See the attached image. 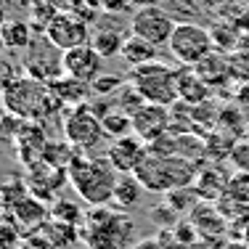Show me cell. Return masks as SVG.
Returning a JSON list of instances; mask_svg holds the SVG:
<instances>
[{
  "label": "cell",
  "instance_id": "obj_1",
  "mask_svg": "<svg viewBox=\"0 0 249 249\" xmlns=\"http://www.w3.org/2000/svg\"><path fill=\"white\" fill-rule=\"evenodd\" d=\"M135 223L127 212L114 210L111 204L90 207L80 225V236L88 249H133Z\"/></svg>",
  "mask_w": 249,
  "mask_h": 249
},
{
  "label": "cell",
  "instance_id": "obj_2",
  "mask_svg": "<svg viewBox=\"0 0 249 249\" xmlns=\"http://www.w3.org/2000/svg\"><path fill=\"white\" fill-rule=\"evenodd\" d=\"M117 170L109 164L106 157H82L74 154L69 164V183L74 194L90 207H104L111 204V194L117 186Z\"/></svg>",
  "mask_w": 249,
  "mask_h": 249
},
{
  "label": "cell",
  "instance_id": "obj_3",
  "mask_svg": "<svg viewBox=\"0 0 249 249\" xmlns=\"http://www.w3.org/2000/svg\"><path fill=\"white\" fill-rule=\"evenodd\" d=\"M3 106L8 114L19 117L24 122H43L51 114L64 109V104L56 98L51 85L32 77H19L8 90L3 93Z\"/></svg>",
  "mask_w": 249,
  "mask_h": 249
},
{
  "label": "cell",
  "instance_id": "obj_4",
  "mask_svg": "<svg viewBox=\"0 0 249 249\" xmlns=\"http://www.w3.org/2000/svg\"><path fill=\"white\" fill-rule=\"evenodd\" d=\"M196 167L188 162L186 157H175V154H157L149 151L141 167L135 170V178L141 186L151 194H170L178 188H186L196 180Z\"/></svg>",
  "mask_w": 249,
  "mask_h": 249
},
{
  "label": "cell",
  "instance_id": "obj_5",
  "mask_svg": "<svg viewBox=\"0 0 249 249\" xmlns=\"http://www.w3.org/2000/svg\"><path fill=\"white\" fill-rule=\"evenodd\" d=\"M127 85L146 104L173 106L175 101H180V93H178V72L164 61H151V64H143V67L130 69Z\"/></svg>",
  "mask_w": 249,
  "mask_h": 249
},
{
  "label": "cell",
  "instance_id": "obj_6",
  "mask_svg": "<svg viewBox=\"0 0 249 249\" xmlns=\"http://www.w3.org/2000/svg\"><path fill=\"white\" fill-rule=\"evenodd\" d=\"M212 35L204 27L194 24V21H180L175 24V32L170 37L167 48L170 56L183 67H199L207 56H212Z\"/></svg>",
  "mask_w": 249,
  "mask_h": 249
},
{
  "label": "cell",
  "instance_id": "obj_7",
  "mask_svg": "<svg viewBox=\"0 0 249 249\" xmlns=\"http://www.w3.org/2000/svg\"><path fill=\"white\" fill-rule=\"evenodd\" d=\"M104 135V124H101V114L96 111V106L82 104L72 106L64 114V141L77 151H90L101 143Z\"/></svg>",
  "mask_w": 249,
  "mask_h": 249
},
{
  "label": "cell",
  "instance_id": "obj_8",
  "mask_svg": "<svg viewBox=\"0 0 249 249\" xmlns=\"http://www.w3.org/2000/svg\"><path fill=\"white\" fill-rule=\"evenodd\" d=\"M24 72H27V77H32V80H40V82H45V85H51L58 77H64V51H58L48 37L35 40L27 48Z\"/></svg>",
  "mask_w": 249,
  "mask_h": 249
},
{
  "label": "cell",
  "instance_id": "obj_9",
  "mask_svg": "<svg viewBox=\"0 0 249 249\" xmlns=\"http://www.w3.org/2000/svg\"><path fill=\"white\" fill-rule=\"evenodd\" d=\"M173 32H175L173 16L164 8H159V5H141L133 14V19H130V35L143 37L146 43L157 45V48L167 45Z\"/></svg>",
  "mask_w": 249,
  "mask_h": 249
},
{
  "label": "cell",
  "instance_id": "obj_10",
  "mask_svg": "<svg viewBox=\"0 0 249 249\" xmlns=\"http://www.w3.org/2000/svg\"><path fill=\"white\" fill-rule=\"evenodd\" d=\"M43 37H48L58 51H72V48H80V45H90L93 29L77 14H56L48 21Z\"/></svg>",
  "mask_w": 249,
  "mask_h": 249
},
{
  "label": "cell",
  "instance_id": "obj_11",
  "mask_svg": "<svg viewBox=\"0 0 249 249\" xmlns=\"http://www.w3.org/2000/svg\"><path fill=\"white\" fill-rule=\"evenodd\" d=\"M69 180V170L61 167V164H53V162H45V159H40V162L29 164L27 167V191L32 194V196H37L40 201H56V191L64 186V183Z\"/></svg>",
  "mask_w": 249,
  "mask_h": 249
},
{
  "label": "cell",
  "instance_id": "obj_12",
  "mask_svg": "<svg viewBox=\"0 0 249 249\" xmlns=\"http://www.w3.org/2000/svg\"><path fill=\"white\" fill-rule=\"evenodd\" d=\"M149 154V146L138 138V135H124V138L111 141V146L106 149V159L117 170V175H135V170L141 167V162Z\"/></svg>",
  "mask_w": 249,
  "mask_h": 249
},
{
  "label": "cell",
  "instance_id": "obj_13",
  "mask_svg": "<svg viewBox=\"0 0 249 249\" xmlns=\"http://www.w3.org/2000/svg\"><path fill=\"white\" fill-rule=\"evenodd\" d=\"M64 74L93 85L104 74V56L93 45H80V48L64 51Z\"/></svg>",
  "mask_w": 249,
  "mask_h": 249
},
{
  "label": "cell",
  "instance_id": "obj_14",
  "mask_svg": "<svg viewBox=\"0 0 249 249\" xmlns=\"http://www.w3.org/2000/svg\"><path fill=\"white\" fill-rule=\"evenodd\" d=\"M170 130V111L167 106L143 104L138 111H133V135H138L146 146L162 141V135Z\"/></svg>",
  "mask_w": 249,
  "mask_h": 249
},
{
  "label": "cell",
  "instance_id": "obj_15",
  "mask_svg": "<svg viewBox=\"0 0 249 249\" xmlns=\"http://www.w3.org/2000/svg\"><path fill=\"white\" fill-rule=\"evenodd\" d=\"M11 220L16 223V228L21 231V236H32V233H40L43 225L51 220V210L45 207V201H40L37 196L27 194V196H21L14 204Z\"/></svg>",
  "mask_w": 249,
  "mask_h": 249
},
{
  "label": "cell",
  "instance_id": "obj_16",
  "mask_svg": "<svg viewBox=\"0 0 249 249\" xmlns=\"http://www.w3.org/2000/svg\"><path fill=\"white\" fill-rule=\"evenodd\" d=\"M14 143H16L19 159L29 167V164H35V162L43 159V154H45V149H48L51 141H48V135H45V130H43L40 122H21Z\"/></svg>",
  "mask_w": 249,
  "mask_h": 249
},
{
  "label": "cell",
  "instance_id": "obj_17",
  "mask_svg": "<svg viewBox=\"0 0 249 249\" xmlns=\"http://www.w3.org/2000/svg\"><path fill=\"white\" fill-rule=\"evenodd\" d=\"M143 191L146 188L141 186V180L135 175H120L117 178V186H114V194H111V207L120 212H130L138 204Z\"/></svg>",
  "mask_w": 249,
  "mask_h": 249
},
{
  "label": "cell",
  "instance_id": "obj_18",
  "mask_svg": "<svg viewBox=\"0 0 249 249\" xmlns=\"http://www.w3.org/2000/svg\"><path fill=\"white\" fill-rule=\"evenodd\" d=\"M51 90L56 93V98L61 101L64 106H82L88 104V93L93 90L88 82H80V80H72V77H58L56 82H51Z\"/></svg>",
  "mask_w": 249,
  "mask_h": 249
},
{
  "label": "cell",
  "instance_id": "obj_19",
  "mask_svg": "<svg viewBox=\"0 0 249 249\" xmlns=\"http://www.w3.org/2000/svg\"><path fill=\"white\" fill-rule=\"evenodd\" d=\"M120 56L130 64V69H135V67H143V64L157 61V45L146 43L143 37L127 35V40H124V45H122V53H120Z\"/></svg>",
  "mask_w": 249,
  "mask_h": 249
},
{
  "label": "cell",
  "instance_id": "obj_20",
  "mask_svg": "<svg viewBox=\"0 0 249 249\" xmlns=\"http://www.w3.org/2000/svg\"><path fill=\"white\" fill-rule=\"evenodd\" d=\"M40 233H43L56 249H67V247H72L77 239H82V236H80V225L56 220V217H51V220L43 225V231H40Z\"/></svg>",
  "mask_w": 249,
  "mask_h": 249
},
{
  "label": "cell",
  "instance_id": "obj_21",
  "mask_svg": "<svg viewBox=\"0 0 249 249\" xmlns=\"http://www.w3.org/2000/svg\"><path fill=\"white\" fill-rule=\"evenodd\" d=\"M124 35L120 32L117 27H96L93 29V40L90 45L96 48L104 58H111V56H120L122 53V45H124Z\"/></svg>",
  "mask_w": 249,
  "mask_h": 249
},
{
  "label": "cell",
  "instance_id": "obj_22",
  "mask_svg": "<svg viewBox=\"0 0 249 249\" xmlns=\"http://www.w3.org/2000/svg\"><path fill=\"white\" fill-rule=\"evenodd\" d=\"M0 35H3L5 48H8V51H27L29 45L35 43L29 21H21V19H8V21H5V27L0 29Z\"/></svg>",
  "mask_w": 249,
  "mask_h": 249
},
{
  "label": "cell",
  "instance_id": "obj_23",
  "mask_svg": "<svg viewBox=\"0 0 249 249\" xmlns=\"http://www.w3.org/2000/svg\"><path fill=\"white\" fill-rule=\"evenodd\" d=\"M178 93H180V101H186V104H204L210 98V85L199 74L178 72Z\"/></svg>",
  "mask_w": 249,
  "mask_h": 249
},
{
  "label": "cell",
  "instance_id": "obj_24",
  "mask_svg": "<svg viewBox=\"0 0 249 249\" xmlns=\"http://www.w3.org/2000/svg\"><path fill=\"white\" fill-rule=\"evenodd\" d=\"M101 124H104V135L109 138H124V135L133 133V114H127L120 106H111L109 111L101 114Z\"/></svg>",
  "mask_w": 249,
  "mask_h": 249
},
{
  "label": "cell",
  "instance_id": "obj_25",
  "mask_svg": "<svg viewBox=\"0 0 249 249\" xmlns=\"http://www.w3.org/2000/svg\"><path fill=\"white\" fill-rule=\"evenodd\" d=\"M191 223H194V228H196L199 236H217L225 231V223H223V217L217 215L215 207H196V210L191 212Z\"/></svg>",
  "mask_w": 249,
  "mask_h": 249
},
{
  "label": "cell",
  "instance_id": "obj_26",
  "mask_svg": "<svg viewBox=\"0 0 249 249\" xmlns=\"http://www.w3.org/2000/svg\"><path fill=\"white\" fill-rule=\"evenodd\" d=\"M51 217L56 220H64V223H72V225H82L85 220V212L77 201H67V199H56L51 207Z\"/></svg>",
  "mask_w": 249,
  "mask_h": 249
},
{
  "label": "cell",
  "instance_id": "obj_27",
  "mask_svg": "<svg viewBox=\"0 0 249 249\" xmlns=\"http://www.w3.org/2000/svg\"><path fill=\"white\" fill-rule=\"evenodd\" d=\"M21 231L11 220V215H0V249H19L21 244Z\"/></svg>",
  "mask_w": 249,
  "mask_h": 249
},
{
  "label": "cell",
  "instance_id": "obj_28",
  "mask_svg": "<svg viewBox=\"0 0 249 249\" xmlns=\"http://www.w3.org/2000/svg\"><path fill=\"white\" fill-rule=\"evenodd\" d=\"M225 196H231L239 204H249V173H239L236 178H231Z\"/></svg>",
  "mask_w": 249,
  "mask_h": 249
},
{
  "label": "cell",
  "instance_id": "obj_29",
  "mask_svg": "<svg viewBox=\"0 0 249 249\" xmlns=\"http://www.w3.org/2000/svg\"><path fill=\"white\" fill-rule=\"evenodd\" d=\"M90 88H93V93H98V96H109V93L122 90L124 80H122V77H111V74H101Z\"/></svg>",
  "mask_w": 249,
  "mask_h": 249
},
{
  "label": "cell",
  "instance_id": "obj_30",
  "mask_svg": "<svg viewBox=\"0 0 249 249\" xmlns=\"http://www.w3.org/2000/svg\"><path fill=\"white\" fill-rule=\"evenodd\" d=\"M141 0H98L101 11L106 14H127V11H138Z\"/></svg>",
  "mask_w": 249,
  "mask_h": 249
},
{
  "label": "cell",
  "instance_id": "obj_31",
  "mask_svg": "<svg viewBox=\"0 0 249 249\" xmlns=\"http://www.w3.org/2000/svg\"><path fill=\"white\" fill-rule=\"evenodd\" d=\"M45 3H48L53 11H58V14H80L88 0H45Z\"/></svg>",
  "mask_w": 249,
  "mask_h": 249
},
{
  "label": "cell",
  "instance_id": "obj_32",
  "mask_svg": "<svg viewBox=\"0 0 249 249\" xmlns=\"http://www.w3.org/2000/svg\"><path fill=\"white\" fill-rule=\"evenodd\" d=\"M16 80H19V74H16V67L0 58V96H3V93L8 90V88L14 85Z\"/></svg>",
  "mask_w": 249,
  "mask_h": 249
},
{
  "label": "cell",
  "instance_id": "obj_33",
  "mask_svg": "<svg viewBox=\"0 0 249 249\" xmlns=\"http://www.w3.org/2000/svg\"><path fill=\"white\" fill-rule=\"evenodd\" d=\"M19 249H56V247H53L43 233H32V236H24V239H21Z\"/></svg>",
  "mask_w": 249,
  "mask_h": 249
},
{
  "label": "cell",
  "instance_id": "obj_34",
  "mask_svg": "<svg viewBox=\"0 0 249 249\" xmlns=\"http://www.w3.org/2000/svg\"><path fill=\"white\" fill-rule=\"evenodd\" d=\"M133 249H164V244L157 239V236H146V239H138V241H135Z\"/></svg>",
  "mask_w": 249,
  "mask_h": 249
},
{
  "label": "cell",
  "instance_id": "obj_35",
  "mask_svg": "<svg viewBox=\"0 0 249 249\" xmlns=\"http://www.w3.org/2000/svg\"><path fill=\"white\" fill-rule=\"evenodd\" d=\"M236 98H239L241 104H244L247 109H249V85H244V88H239V93H236Z\"/></svg>",
  "mask_w": 249,
  "mask_h": 249
},
{
  "label": "cell",
  "instance_id": "obj_36",
  "mask_svg": "<svg viewBox=\"0 0 249 249\" xmlns=\"http://www.w3.org/2000/svg\"><path fill=\"white\" fill-rule=\"evenodd\" d=\"M223 249H249V241H244V239H241V241H231V244H225Z\"/></svg>",
  "mask_w": 249,
  "mask_h": 249
},
{
  "label": "cell",
  "instance_id": "obj_37",
  "mask_svg": "<svg viewBox=\"0 0 249 249\" xmlns=\"http://www.w3.org/2000/svg\"><path fill=\"white\" fill-rule=\"evenodd\" d=\"M5 21H8V19H5V8H3V5H0V29L5 27Z\"/></svg>",
  "mask_w": 249,
  "mask_h": 249
},
{
  "label": "cell",
  "instance_id": "obj_38",
  "mask_svg": "<svg viewBox=\"0 0 249 249\" xmlns=\"http://www.w3.org/2000/svg\"><path fill=\"white\" fill-rule=\"evenodd\" d=\"M8 48H5V40H3V35H0V53H5Z\"/></svg>",
  "mask_w": 249,
  "mask_h": 249
}]
</instances>
